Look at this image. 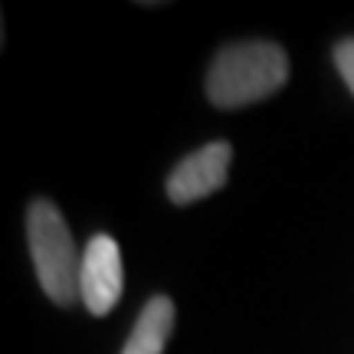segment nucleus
Listing matches in <instances>:
<instances>
[{
  "label": "nucleus",
  "mask_w": 354,
  "mask_h": 354,
  "mask_svg": "<svg viewBox=\"0 0 354 354\" xmlns=\"http://www.w3.org/2000/svg\"><path fill=\"white\" fill-rule=\"evenodd\" d=\"M289 79V56L269 39L230 43L207 69V99L216 109H243L276 95Z\"/></svg>",
  "instance_id": "nucleus-1"
},
{
  "label": "nucleus",
  "mask_w": 354,
  "mask_h": 354,
  "mask_svg": "<svg viewBox=\"0 0 354 354\" xmlns=\"http://www.w3.org/2000/svg\"><path fill=\"white\" fill-rule=\"evenodd\" d=\"M26 243L43 292L59 308H69L79 299L82 250H76L59 207L46 197H37L26 207Z\"/></svg>",
  "instance_id": "nucleus-2"
},
{
  "label": "nucleus",
  "mask_w": 354,
  "mask_h": 354,
  "mask_svg": "<svg viewBox=\"0 0 354 354\" xmlns=\"http://www.w3.org/2000/svg\"><path fill=\"white\" fill-rule=\"evenodd\" d=\"M125 289L122 250L109 233H95L82 250V276H79V302L92 315H109Z\"/></svg>",
  "instance_id": "nucleus-3"
},
{
  "label": "nucleus",
  "mask_w": 354,
  "mask_h": 354,
  "mask_svg": "<svg viewBox=\"0 0 354 354\" xmlns=\"http://www.w3.org/2000/svg\"><path fill=\"white\" fill-rule=\"evenodd\" d=\"M230 161H233V148L230 141H210L197 151H190L184 161L167 174V197L180 207L197 203L220 190L230 177Z\"/></svg>",
  "instance_id": "nucleus-4"
},
{
  "label": "nucleus",
  "mask_w": 354,
  "mask_h": 354,
  "mask_svg": "<svg viewBox=\"0 0 354 354\" xmlns=\"http://www.w3.org/2000/svg\"><path fill=\"white\" fill-rule=\"evenodd\" d=\"M174 302L167 295H154L135 318V328L128 335L122 354H165V344L174 331Z\"/></svg>",
  "instance_id": "nucleus-5"
},
{
  "label": "nucleus",
  "mask_w": 354,
  "mask_h": 354,
  "mask_svg": "<svg viewBox=\"0 0 354 354\" xmlns=\"http://www.w3.org/2000/svg\"><path fill=\"white\" fill-rule=\"evenodd\" d=\"M335 66H338V73H342L344 86L354 92V37L342 39V43L335 46Z\"/></svg>",
  "instance_id": "nucleus-6"
}]
</instances>
